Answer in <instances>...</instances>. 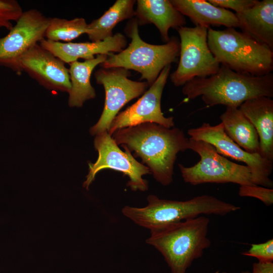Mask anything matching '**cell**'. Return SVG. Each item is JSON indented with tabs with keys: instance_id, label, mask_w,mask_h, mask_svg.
<instances>
[{
	"instance_id": "21",
	"label": "cell",
	"mask_w": 273,
	"mask_h": 273,
	"mask_svg": "<svg viewBox=\"0 0 273 273\" xmlns=\"http://www.w3.org/2000/svg\"><path fill=\"white\" fill-rule=\"evenodd\" d=\"M220 119L228 136L245 151L259 154V140L254 127L239 108L227 107Z\"/></svg>"
},
{
	"instance_id": "11",
	"label": "cell",
	"mask_w": 273,
	"mask_h": 273,
	"mask_svg": "<svg viewBox=\"0 0 273 273\" xmlns=\"http://www.w3.org/2000/svg\"><path fill=\"white\" fill-rule=\"evenodd\" d=\"M49 21L50 18L38 10L23 11L9 32L0 38V66L21 75V59L34 45L44 39Z\"/></svg>"
},
{
	"instance_id": "4",
	"label": "cell",
	"mask_w": 273,
	"mask_h": 273,
	"mask_svg": "<svg viewBox=\"0 0 273 273\" xmlns=\"http://www.w3.org/2000/svg\"><path fill=\"white\" fill-rule=\"evenodd\" d=\"M144 207L125 206L121 212L135 224L150 231L203 214L223 216L240 209L238 206L208 195L186 201L162 199L150 195Z\"/></svg>"
},
{
	"instance_id": "3",
	"label": "cell",
	"mask_w": 273,
	"mask_h": 273,
	"mask_svg": "<svg viewBox=\"0 0 273 273\" xmlns=\"http://www.w3.org/2000/svg\"><path fill=\"white\" fill-rule=\"evenodd\" d=\"M209 222L201 215L152 230L146 243L161 253L171 273H186L210 247L207 237Z\"/></svg>"
},
{
	"instance_id": "8",
	"label": "cell",
	"mask_w": 273,
	"mask_h": 273,
	"mask_svg": "<svg viewBox=\"0 0 273 273\" xmlns=\"http://www.w3.org/2000/svg\"><path fill=\"white\" fill-rule=\"evenodd\" d=\"M205 27L182 26L176 30L180 37L179 59L176 69L170 74L176 86L184 85L195 78L210 76L220 64L211 52Z\"/></svg>"
},
{
	"instance_id": "14",
	"label": "cell",
	"mask_w": 273,
	"mask_h": 273,
	"mask_svg": "<svg viewBox=\"0 0 273 273\" xmlns=\"http://www.w3.org/2000/svg\"><path fill=\"white\" fill-rule=\"evenodd\" d=\"M65 64L38 43L31 48L20 62L22 71L46 88L69 93L71 83L69 69Z\"/></svg>"
},
{
	"instance_id": "16",
	"label": "cell",
	"mask_w": 273,
	"mask_h": 273,
	"mask_svg": "<svg viewBox=\"0 0 273 273\" xmlns=\"http://www.w3.org/2000/svg\"><path fill=\"white\" fill-rule=\"evenodd\" d=\"M239 109L252 124L259 140V154L273 161V100L267 97L250 99Z\"/></svg>"
},
{
	"instance_id": "25",
	"label": "cell",
	"mask_w": 273,
	"mask_h": 273,
	"mask_svg": "<svg viewBox=\"0 0 273 273\" xmlns=\"http://www.w3.org/2000/svg\"><path fill=\"white\" fill-rule=\"evenodd\" d=\"M238 195L241 197L256 198L265 206H269L273 203V189L258 185L240 186Z\"/></svg>"
},
{
	"instance_id": "1",
	"label": "cell",
	"mask_w": 273,
	"mask_h": 273,
	"mask_svg": "<svg viewBox=\"0 0 273 273\" xmlns=\"http://www.w3.org/2000/svg\"><path fill=\"white\" fill-rule=\"evenodd\" d=\"M112 137L147 165L155 180L163 186L173 181L177 154L189 149V140L179 128L144 123L118 129Z\"/></svg>"
},
{
	"instance_id": "26",
	"label": "cell",
	"mask_w": 273,
	"mask_h": 273,
	"mask_svg": "<svg viewBox=\"0 0 273 273\" xmlns=\"http://www.w3.org/2000/svg\"><path fill=\"white\" fill-rule=\"evenodd\" d=\"M242 255L256 258L262 262H273V239L259 244H252Z\"/></svg>"
},
{
	"instance_id": "2",
	"label": "cell",
	"mask_w": 273,
	"mask_h": 273,
	"mask_svg": "<svg viewBox=\"0 0 273 273\" xmlns=\"http://www.w3.org/2000/svg\"><path fill=\"white\" fill-rule=\"evenodd\" d=\"M182 92L187 99L201 97L208 107L221 105L239 108L246 101L273 97V74L255 76L236 72L220 65L210 76L195 78L186 83Z\"/></svg>"
},
{
	"instance_id": "6",
	"label": "cell",
	"mask_w": 273,
	"mask_h": 273,
	"mask_svg": "<svg viewBox=\"0 0 273 273\" xmlns=\"http://www.w3.org/2000/svg\"><path fill=\"white\" fill-rule=\"evenodd\" d=\"M136 19L127 24L125 31L131 38L128 47L116 54L111 53L102 63L103 68L120 67L141 73L151 86L166 66L176 62L179 55L180 41L175 36L163 44H152L143 41L139 33Z\"/></svg>"
},
{
	"instance_id": "13",
	"label": "cell",
	"mask_w": 273,
	"mask_h": 273,
	"mask_svg": "<svg viewBox=\"0 0 273 273\" xmlns=\"http://www.w3.org/2000/svg\"><path fill=\"white\" fill-rule=\"evenodd\" d=\"M170 69L171 65L164 67L149 89L136 102L115 116L108 131L110 135L118 129L144 123H154L167 128L174 126L173 117H165L161 108L162 94Z\"/></svg>"
},
{
	"instance_id": "19",
	"label": "cell",
	"mask_w": 273,
	"mask_h": 273,
	"mask_svg": "<svg viewBox=\"0 0 273 273\" xmlns=\"http://www.w3.org/2000/svg\"><path fill=\"white\" fill-rule=\"evenodd\" d=\"M239 28L273 50V1H257L251 8L235 13Z\"/></svg>"
},
{
	"instance_id": "18",
	"label": "cell",
	"mask_w": 273,
	"mask_h": 273,
	"mask_svg": "<svg viewBox=\"0 0 273 273\" xmlns=\"http://www.w3.org/2000/svg\"><path fill=\"white\" fill-rule=\"evenodd\" d=\"M174 7L188 17L196 26L239 27L237 17L228 9L217 7L204 0H171Z\"/></svg>"
},
{
	"instance_id": "12",
	"label": "cell",
	"mask_w": 273,
	"mask_h": 273,
	"mask_svg": "<svg viewBox=\"0 0 273 273\" xmlns=\"http://www.w3.org/2000/svg\"><path fill=\"white\" fill-rule=\"evenodd\" d=\"M188 133L194 140L210 144L224 157L245 163L250 170L254 185L272 188L273 181L269 176L273 161L262 157L258 153L245 151L228 136L221 122L215 125L203 123L199 127L189 129Z\"/></svg>"
},
{
	"instance_id": "22",
	"label": "cell",
	"mask_w": 273,
	"mask_h": 273,
	"mask_svg": "<svg viewBox=\"0 0 273 273\" xmlns=\"http://www.w3.org/2000/svg\"><path fill=\"white\" fill-rule=\"evenodd\" d=\"M135 2L117 0L101 17L87 24L86 34L89 39L97 42L112 36V30L118 23L134 16Z\"/></svg>"
},
{
	"instance_id": "20",
	"label": "cell",
	"mask_w": 273,
	"mask_h": 273,
	"mask_svg": "<svg viewBox=\"0 0 273 273\" xmlns=\"http://www.w3.org/2000/svg\"><path fill=\"white\" fill-rule=\"evenodd\" d=\"M107 57L106 55H98L93 59L83 62L76 61L69 64L71 88L68 93V105L70 107H81L86 101L96 97L90 76L96 67L104 62Z\"/></svg>"
},
{
	"instance_id": "24",
	"label": "cell",
	"mask_w": 273,
	"mask_h": 273,
	"mask_svg": "<svg viewBox=\"0 0 273 273\" xmlns=\"http://www.w3.org/2000/svg\"><path fill=\"white\" fill-rule=\"evenodd\" d=\"M23 11L19 3L15 0H0V29L10 30Z\"/></svg>"
},
{
	"instance_id": "15",
	"label": "cell",
	"mask_w": 273,
	"mask_h": 273,
	"mask_svg": "<svg viewBox=\"0 0 273 273\" xmlns=\"http://www.w3.org/2000/svg\"><path fill=\"white\" fill-rule=\"evenodd\" d=\"M39 44L65 63L70 64L78 59H93L95 55L109 56L113 52L119 53L127 45L125 36L117 33L104 40L97 42H61L44 39Z\"/></svg>"
},
{
	"instance_id": "7",
	"label": "cell",
	"mask_w": 273,
	"mask_h": 273,
	"mask_svg": "<svg viewBox=\"0 0 273 273\" xmlns=\"http://www.w3.org/2000/svg\"><path fill=\"white\" fill-rule=\"evenodd\" d=\"M189 149L197 153L200 160L195 165L178 166L184 181L193 186L205 183H234L254 185L250 170L246 165L236 163L219 154L210 144L192 138Z\"/></svg>"
},
{
	"instance_id": "10",
	"label": "cell",
	"mask_w": 273,
	"mask_h": 273,
	"mask_svg": "<svg viewBox=\"0 0 273 273\" xmlns=\"http://www.w3.org/2000/svg\"><path fill=\"white\" fill-rule=\"evenodd\" d=\"M129 70L123 68H101L94 74L98 84L104 86L105 101L103 112L98 121L90 129L96 135L109 131L110 125L120 110L128 102L144 94L150 87L146 81L130 80Z\"/></svg>"
},
{
	"instance_id": "27",
	"label": "cell",
	"mask_w": 273,
	"mask_h": 273,
	"mask_svg": "<svg viewBox=\"0 0 273 273\" xmlns=\"http://www.w3.org/2000/svg\"><path fill=\"white\" fill-rule=\"evenodd\" d=\"M213 5L223 9H231L236 13H241L252 7L257 0H208Z\"/></svg>"
},
{
	"instance_id": "17",
	"label": "cell",
	"mask_w": 273,
	"mask_h": 273,
	"mask_svg": "<svg viewBox=\"0 0 273 273\" xmlns=\"http://www.w3.org/2000/svg\"><path fill=\"white\" fill-rule=\"evenodd\" d=\"M136 4L134 16L138 25L154 24L166 43L170 39V28L177 29L186 24L185 16L169 0H138Z\"/></svg>"
},
{
	"instance_id": "9",
	"label": "cell",
	"mask_w": 273,
	"mask_h": 273,
	"mask_svg": "<svg viewBox=\"0 0 273 273\" xmlns=\"http://www.w3.org/2000/svg\"><path fill=\"white\" fill-rule=\"evenodd\" d=\"M94 146L98 152V158L95 163L88 164V173L83 184V187L88 189L100 171L110 169L127 175L129 180L126 185L131 190H148V183L142 176L151 173L149 168L136 161L131 152L124 146L122 147L125 151H122L108 131L96 135Z\"/></svg>"
},
{
	"instance_id": "28",
	"label": "cell",
	"mask_w": 273,
	"mask_h": 273,
	"mask_svg": "<svg viewBox=\"0 0 273 273\" xmlns=\"http://www.w3.org/2000/svg\"><path fill=\"white\" fill-rule=\"evenodd\" d=\"M250 273H273V262L253 263Z\"/></svg>"
},
{
	"instance_id": "5",
	"label": "cell",
	"mask_w": 273,
	"mask_h": 273,
	"mask_svg": "<svg viewBox=\"0 0 273 273\" xmlns=\"http://www.w3.org/2000/svg\"><path fill=\"white\" fill-rule=\"evenodd\" d=\"M208 44L219 63L236 72L255 76L271 73L273 50L234 28H208Z\"/></svg>"
},
{
	"instance_id": "29",
	"label": "cell",
	"mask_w": 273,
	"mask_h": 273,
	"mask_svg": "<svg viewBox=\"0 0 273 273\" xmlns=\"http://www.w3.org/2000/svg\"><path fill=\"white\" fill-rule=\"evenodd\" d=\"M250 272H251L249 271V270H244V271H242L240 273H250ZM221 273H228V272L226 271H222Z\"/></svg>"
},
{
	"instance_id": "23",
	"label": "cell",
	"mask_w": 273,
	"mask_h": 273,
	"mask_svg": "<svg viewBox=\"0 0 273 273\" xmlns=\"http://www.w3.org/2000/svg\"><path fill=\"white\" fill-rule=\"evenodd\" d=\"M87 24L83 18H75L72 20L50 18L45 37L53 41H69L86 33Z\"/></svg>"
}]
</instances>
